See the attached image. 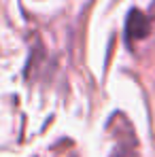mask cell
<instances>
[{
    "label": "cell",
    "mask_w": 155,
    "mask_h": 157,
    "mask_svg": "<svg viewBox=\"0 0 155 157\" xmlns=\"http://www.w3.org/2000/svg\"><path fill=\"white\" fill-rule=\"evenodd\" d=\"M128 38H145L147 32H149V21L145 15L140 13H130V19H128Z\"/></svg>",
    "instance_id": "obj_1"
}]
</instances>
